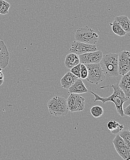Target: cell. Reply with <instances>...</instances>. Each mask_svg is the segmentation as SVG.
I'll return each instance as SVG.
<instances>
[{
    "label": "cell",
    "instance_id": "7a4b0ae2",
    "mask_svg": "<svg viewBox=\"0 0 130 160\" xmlns=\"http://www.w3.org/2000/svg\"><path fill=\"white\" fill-rule=\"evenodd\" d=\"M118 54L108 53L103 55L99 63L103 72L107 77H116L119 75L118 67Z\"/></svg>",
    "mask_w": 130,
    "mask_h": 160
},
{
    "label": "cell",
    "instance_id": "8fae6325",
    "mask_svg": "<svg viewBox=\"0 0 130 160\" xmlns=\"http://www.w3.org/2000/svg\"><path fill=\"white\" fill-rule=\"evenodd\" d=\"M130 71L128 73L122 75L119 87L121 88L125 96L129 99L130 98Z\"/></svg>",
    "mask_w": 130,
    "mask_h": 160
},
{
    "label": "cell",
    "instance_id": "9a60e30c",
    "mask_svg": "<svg viewBox=\"0 0 130 160\" xmlns=\"http://www.w3.org/2000/svg\"><path fill=\"white\" fill-rule=\"evenodd\" d=\"M108 129L113 134H117L124 128V126L116 121L111 120L107 123Z\"/></svg>",
    "mask_w": 130,
    "mask_h": 160
},
{
    "label": "cell",
    "instance_id": "603a6c76",
    "mask_svg": "<svg viewBox=\"0 0 130 160\" xmlns=\"http://www.w3.org/2000/svg\"><path fill=\"white\" fill-rule=\"evenodd\" d=\"M80 65L81 63H79L76 66H74V67L70 69V72L74 74L78 78H80Z\"/></svg>",
    "mask_w": 130,
    "mask_h": 160
},
{
    "label": "cell",
    "instance_id": "5b68a950",
    "mask_svg": "<svg viewBox=\"0 0 130 160\" xmlns=\"http://www.w3.org/2000/svg\"><path fill=\"white\" fill-rule=\"evenodd\" d=\"M84 65L88 70V76L86 78L88 82L91 84L98 85L104 80L105 76L99 63Z\"/></svg>",
    "mask_w": 130,
    "mask_h": 160
},
{
    "label": "cell",
    "instance_id": "ba28073f",
    "mask_svg": "<svg viewBox=\"0 0 130 160\" xmlns=\"http://www.w3.org/2000/svg\"><path fill=\"white\" fill-rule=\"evenodd\" d=\"M130 52L123 51L118 54V67L119 74L124 75L130 70Z\"/></svg>",
    "mask_w": 130,
    "mask_h": 160
},
{
    "label": "cell",
    "instance_id": "9c48e42d",
    "mask_svg": "<svg viewBox=\"0 0 130 160\" xmlns=\"http://www.w3.org/2000/svg\"><path fill=\"white\" fill-rule=\"evenodd\" d=\"M103 54L101 51L88 52L78 56L80 63L84 64L99 63L102 58Z\"/></svg>",
    "mask_w": 130,
    "mask_h": 160
},
{
    "label": "cell",
    "instance_id": "7402d4cb",
    "mask_svg": "<svg viewBox=\"0 0 130 160\" xmlns=\"http://www.w3.org/2000/svg\"><path fill=\"white\" fill-rule=\"evenodd\" d=\"M88 76V70L84 64L81 63L80 65V78L85 79Z\"/></svg>",
    "mask_w": 130,
    "mask_h": 160
},
{
    "label": "cell",
    "instance_id": "e0dca14e",
    "mask_svg": "<svg viewBox=\"0 0 130 160\" xmlns=\"http://www.w3.org/2000/svg\"><path fill=\"white\" fill-rule=\"evenodd\" d=\"M110 24L112 26V31L115 34L120 37H123L126 35L127 32L115 20L112 23H110Z\"/></svg>",
    "mask_w": 130,
    "mask_h": 160
},
{
    "label": "cell",
    "instance_id": "ffe728a7",
    "mask_svg": "<svg viewBox=\"0 0 130 160\" xmlns=\"http://www.w3.org/2000/svg\"><path fill=\"white\" fill-rule=\"evenodd\" d=\"M119 135L123 138L126 144V146L130 148V132L129 129L128 130L122 131L119 133Z\"/></svg>",
    "mask_w": 130,
    "mask_h": 160
},
{
    "label": "cell",
    "instance_id": "8992f818",
    "mask_svg": "<svg viewBox=\"0 0 130 160\" xmlns=\"http://www.w3.org/2000/svg\"><path fill=\"white\" fill-rule=\"evenodd\" d=\"M67 101L69 110L71 112H78L84 110L85 99L78 94L71 93Z\"/></svg>",
    "mask_w": 130,
    "mask_h": 160
},
{
    "label": "cell",
    "instance_id": "ac0fdd59",
    "mask_svg": "<svg viewBox=\"0 0 130 160\" xmlns=\"http://www.w3.org/2000/svg\"><path fill=\"white\" fill-rule=\"evenodd\" d=\"M91 113L95 118L101 117L103 114L104 111L102 108L100 106L97 105L93 106L91 109Z\"/></svg>",
    "mask_w": 130,
    "mask_h": 160
},
{
    "label": "cell",
    "instance_id": "d4e9b609",
    "mask_svg": "<svg viewBox=\"0 0 130 160\" xmlns=\"http://www.w3.org/2000/svg\"><path fill=\"white\" fill-rule=\"evenodd\" d=\"M4 74L2 72H0V79H3Z\"/></svg>",
    "mask_w": 130,
    "mask_h": 160
},
{
    "label": "cell",
    "instance_id": "277c9868",
    "mask_svg": "<svg viewBox=\"0 0 130 160\" xmlns=\"http://www.w3.org/2000/svg\"><path fill=\"white\" fill-rule=\"evenodd\" d=\"M75 38L78 41L95 45L98 41L99 36L92 29L88 26H85L77 30Z\"/></svg>",
    "mask_w": 130,
    "mask_h": 160
},
{
    "label": "cell",
    "instance_id": "2e32d148",
    "mask_svg": "<svg viewBox=\"0 0 130 160\" xmlns=\"http://www.w3.org/2000/svg\"><path fill=\"white\" fill-rule=\"evenodd\" d=\"M118 154L122 158L125 160H130V148L127 147L126 145L115 149Z\"/></svg>",
    "mask_w": 130,
    "mask_h": 160
},
{
    "label": "cell",
    "instance_id": "4fadbf2b",
    "mask_svg": "<svg viewBox=\"0 0 130 160\" xmlns=\"http://www.w3.org/2000/svg\"><path fill=\"white\" fill-rule=\"evenodd\" d=\"M80 63L78 55L73 53H70L66 56L65 58V65L68 69L72 68Z\"/></svg>",
    "mask_w": 130,
    "mask_h": 160
},
{
    "label": "cell",
    "instance_id": "3957f363",
    "mask_svg": "<svg viewBox=\"0 0 130 160\" xmlns=\"http://www.w3.org/2000/svg\"><path fill=\"white\" fill-rule=\"evenodd\" d=\"M47 106L50 114L54 116H65L69 111L67 99L61 96L52 98L48 102Z\"/></svg>",
    "mask_w": 130,
    "mask_h": 160
},
{
    "label": "cell",
    "instance_id": "4316f807",
    "mask_svg": "<svg viewBox=\"0 0 130 160\" xmlns=\"http://www.w3.org/2000/svg\"><path fill=\"white\" fill-rule=\"evenodd\" d=\"M2 70H3V68H1V67H0V72H2Z\"/></svg>",
    "mask_w": 130,
    "mask_h": 160
},
{
    "label": "cell",
    "instance_id": "6da1fadb",
    "mask_svg": "<svg viewBox=\"0 0 130 160\" xmlns=\"http://www.w3.org/2000/svg\"><path fill=\"white\" fill-rule=\"evenodd\" d=\"M107 87H111L113 89V92L112 94L108 98H102L98 95L94 93V92H92V91L90 92V93L94 95L95 97L94 102H95L97 101H100L103 103L104 104L107 102H112L115 104L116 111L118 114L121 117H124L123 104L127 101L128 100H129V99L126 97L122 90L119 87V84H116L113 85H107V86L100 87V88L102 89V88H104Z\"/></svg>",
    "mask_w": 130,
    "mask_h": 160
},
{
    "label": "cell",
    "instance_id": "5bb4252c",
    "mask_svg": "<svg viewBox=\"0 0 130 160\" xmlns=\"http://www.w3.org/2000/svg\"><path fill=\"white\" fill-rule=\"evenodd\" d=\"M115 20L127 33L130 32V21L128 16L121 15L115 17Z\"/></svg>",
    "mask_w": 130,
    "mask_h": 160
},
{
    "label": "cell",
    "instance_id": "52a82bcc",
    "mask_svg": "<svg viewBox=\"0 0 130 160\" xmlns=\"http://www.w3.org/2000/svg\"><path fill=\"white\" fill-rule=\"evenodd\" d=\"M98 48L96 45L87 44L78 41H74L71 44L69 49L70 53H73L77 55H82L88 52L97 51Z\"/></svg>",
    "mask_w": 130,
    "mask_h": 160
},
{
    "label": "cell",
    "instance_id": "30bf717a",
    "mask_svg": "<svg viewBox=\"0 0 130 160\" xmlns=\"http://www.w3.org/2000/svg\"><path fill=\"white\" fill-rule=\"evenodd\" d=\"M68 90L69 93L82 94L88 92V89L80 78H78Z\"/></svg>",
    "mask_w": 130,
    "mask_h": 160
},
{
    "label": "cell",
    "instance_id": "d6986e66",
    "mask_svg": "<svg viewBox=\"0 0 130 160\" xmlns=\"http://www.w3.org/2000/svg\"><path fill=\"white\" fill-rule=\"evenodd\" d=\"M10 4L4 0H0V14L5 15L8 12Z\"/></svg>",
    "mask_w": 130,
    "mask_h": 160
},
{
    "label": "cell",
    "instance_id": "cb8c5ba5",
    "mask_svg": "<svg viewBox=\"0 0 130 160\" xmlns=\"http://www.w3.org/2000/svg\"><path fill=\"white\" fill-rule=\"evenodd\" d=\"M123 113L124 115L130 116V104L128 105L125 109H123Z\"/></svg>",
    "mask_w": 130,
    "mask_h": 160
},
{
    "label": "cell",
    "instance_id": "484cf974",
    "mask_svg": "<svg viewBox=\"0 0 130 160\" xmlns=\"http://www.w3.org/2000/svg\"><path fill=\"white\" fill-rule=\"evenodd\" d=\"M3 83V79H0V85H2Z\"/></svg>",
    "mask_w": 130,
    "mask_h": 160
},
{
    "label": "cell",
    "instance_id": "7c38bea8",
    "mask_svg": "<svg viewBox=\"0 0 130 160\" xmlns=\"http://www.w3.org/2000/svg\"><path fill=\"white\" fill-rule=\"evenodd\" d=\"M77 77L72 74L70 72H67L61 79V84L64 89L68 90L70 86L73 85L77 79Z\"/></svg>",
    "mask_w": 130,
    "mask_h": 160
},
{
    "label": "cell",
    "instance_id": "44dd1931",
    "mask_svg": "<svg viewBox=\"0 0 130 160\" xmlns=\"http://www.w3.org/2000/svg\"><path fill=\"white\" fill-rule=\"evenodd\" d=\"M112 143L114 145V148L115 149L126 145L125 141L119 134L116 135L115 138L112 141Z\"/></svg>",
    "mask_w": 130,
    "mask_h": 160
}]
</instances>
